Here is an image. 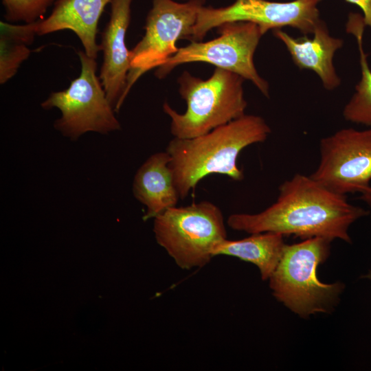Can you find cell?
I'll use <instances>...</instances> for the list:
<instances>
[{"label": "cell", "instance_id": "cell-1", "mask_svg": "<svg viewBox=\"0 0 371 371\" xmlns=\"http://www.w3.org/2000/svg\"><path fill=\"white\" fill-rule=\"evenodd\" d=\"M369 214V210L351 204L346 195L332 192L310 175L295 174L280 185L277 200L271 205L256 214H232L227 224L234 230L250 234L273 232L351 243L350 226Z\"/></svg>", "mask_w": 371, "mask_h": 371}, {"label": "cell", "instance_id": "cell-2", "mask_svg": "<svg viewBox=\"0 0 371 371\" xmlns=\"http://www.w3.org/2000/svg\"><path fill=\"white\" fill-rule=\"evenodd\" d=\"M271 128L260 116L247 115L192 138L171 139L166 148L175 186L180 199L194 190L204 177L213 174L242 181L237 159L246 147L265 142Z\"/></svg>", "mask_w": 371, "mask_h": 371}, {"label": "cell", "instance_id": "cell-3", "mask_svg": "<svg viewBox=\"0 0 371 371\" xmlns=\"http://www.w3.org/2000/svg\"><path fill=\"white\" fill-rule=\"evenodd\" d=\"M331 241L313 237L285 244L280 259L269 278L274 297L301 317L330 313L339 300L344 284H326L317 270L330 255Z\"/></svg>", "mask_w": 371, "mask_h": 371}, {"label": "cell", "instance_id": "cell-4", "mask_svg": "<svg viewBox=\"0 0 371 371\" xmlns=\"http://www.w3.org/2000/svg\"><path fill=\"white\" fill-rule=\"evenodd\" d=\"M244 80L238 74L218 67L206 80L183 71L177 82L186 111L179 113L167 102L163 104L164 113L170 117L174 137H197L244 115L247 106Z\"/></svg>", "mask_w": 371, "mask_h": 371}, {"label": "cell", "instance_id": "cell-5", "mask_svg": "<svg viewBox=\"0 0 371 371\" xmlns=\"http://www.w3.org/2000/svg\"><path fill=\"white\" fill-rule=\"evenodd\" d=\"M153 231L157 243L185 270L207 265L215 245L227 238L221 209L207 201L165 210L154 218Z\"/></svg>", "mask_w": 371, "mask_h": 371}, {"label": "cell", "instance_id": "cell-6", "mask_svg": "<svg viewBox=\"0 0 371 371\" xmlns=\"http://www.w3.org/2000/svg\"><path fill=\"white\" fill-rule=\"evenodd\" d=\"M80 73L66 89L52 92L41 106L60 111L54 126L63 136L71 140L88 132L108 134L119 131L121 125L109 102L99 76L96 74V59L84 50L77 52Z\"/></svg>", "mask_w": 371, "mask_h": 371}, {"label": "cell", "instance_id": "cell-7", "mask_svg": "<svg viewBox=\"0 0 371 371\" xmlns=\"http://www.w3.org/2000/svg\"><path fill=\"white\" fill-rule=\"evenodd\" d=\"M219 36L207 41H191L158 67L155 76L166 77L177 66L194 62L215 65L251 81L263 95L269 98V85L254 65V56L264 35L254 23L237 21L217 27Z\"/></svg>", "mask_w": 371, "mask_h": 371}, {"label": "cell", "instance_id": "cell-8", "mask_svg": "<svg viewBox=\"0 0 371 371\" xmlns=\"http://www.w3.org/2000/svg\"><path fill=\"white\" fill-rule=\"evenodd\" d=\"M205 2L153 0L146 19L145 34L129 53L126 97L145 73L161 67L177 52L176 43L179 39H189L199 11Z\"/></svg>", "mask_w": 371, "mask_h": 371}, {"label": "cell", "instance_id": "cell-9", "mask_svg": "<svg viewBox=\"0 0 371 371\" xmlns=\"http://www.w3.org/2000/svg\"><path fill=\"white\" fill-rule=\"evenodd\" d=\"M322 0H236L222 8H201L192 27L190 41H202L212 28L229 22L247 21L260 26L265 34L270 30L291 27L304 36L313 34L321 21L318 5Z\"/></svg>", "mask_w": 371, "mask_h": 371}, {"label": "cell", "instance_id": "cell-10", "mask_svg": "<svg viewBox=\"0 0 371 371\" xmlns=\"http://www.w3.org/2000/svg\"><path fill=\"white\" fill-rule=\"evenodd\" d=\"M320 160L310 175L335 193L359 192L370 186L371 127L340 129L322 138Z\"/></svg>", "mask_w": 371, "mask_h": 371}, {"label": "cell", "instance_id": "cell-11", "mask_svg": "<svg viewBox=\"0 0 371 371\" xmlns=\"http://www.w3.org/2000/svg\"><path fill=\"white\" fill-rule=\"evenodd\" d=\"M133 0H112L109 20L100 44L103 60L99 77L106 97L115 113L126 99L125 90L130 69V51L126 34L131 21Z\"/></svg>", "mask_w": 371, "mask_h": 371}, {"label": "cell", "instance_id": "cell-12", "mask_svg": "<svg viewBox=\"0 0 371 371\" xmlns=\"http://www.w3.org/2000/svg\"><path fill=\"white\" fill-rule=\"evenodd\" d=\"M273 34L286 46L294 64L300 69L314 71L326 89L332 91L341 85L333 58L344 42L330 34L322 20L314 30L313 38L306 36L297 38L281 29L273 30Z\"/></svg>", "mask_w": 371, "mask_h": 371}, {"label": "cell", "instance_id": "cell-13", "mask_svg": "<svg viewBox=\"0 0 371 371\" xmlns=\"http://www.w3.org/2000/svg\"><path fill=\"white\" fill-rule=\"evenodd\" d=\"M111 1L55 0L50 14L37 21V36L72 31L81 42L86 54L97 59L100 51L96 41L98 22L105 6Z\"/></svg>", "mask_w": 371, "mask_h": 371}, {"label": "cell", "instance_id": "cell-14", "mask_svg": "<svg viewBox=\"0 0 371 371\" xmlns=\"http://www.w3.org/2000/svg\"><path fill=\"white\" fill-rule=\"evenodd\" d=\"M166 151L150 155L138 168L133 179L134 197L146 207L144 219L155 218L176 206L180 199L169 167Z\"/></svg>", "mask_w": 371, "mask_h": 371}, {"label": "cell", "instance_id": "cell-15", "mask_svg": "<svg viewBox=\"0 0 371 371\" xmlns=\"http://www.w3.org/2000/svg\"><path fill=\"white\" fill-rule=\"evenodd\" d=\"M284 245L282 234L255 233L240 240H222L214 247L212 255L232 256L254 264L259 269L261 279L265 281L276 269Z\"/></svg>", "mask_w": 371, "mask_h": 371}, {"label": "cell", "instance_id": "cell-16", "mask_svg": "<svg viewBox=\"0 0 371 371\" xmlns=\"http://www.w3.org/2000/svg\"><path fill=\"white\" fill-rule=\"evenodd\" d=\"M365 27L361 14L354 12L349 14L346 30L355 37L357 43L361 78L355 86L354 94L344 108L343 116L346 121L371 127V69L363 49Z\"/></svg>", "mask_w": 371, "mask_h": 371}, {"label": "cell", "instance_id": "cell-17", "mask_svg": "<svg viewBox=\"0 0 371 371\" xmlns=\"http://www.w3.org/2000/svg\"><path fill=\"white\" fill-rule=\"evenodd\" d=\"M37 22L14 24L0 21V84L14 77L31 54L30 46L36 33Z\"/></svg>", "mask_w": 371, "mask_h": 371}, {"label": "cell", "instance_id": "cell-18", "mask_svg": "<svg viewBox=\"0 0 371 371\" xmlns=\"http://www.w3.org/2000/svg\"><path fill=\"white\" fill-rule=\"evenodd\" d=\"M55 0H2L5 21L12 23H32L43 19Z\"/></svg>", "mask_w": 371, "mask_h": 371}, {"label": "cell", "instance_id": "cell-19", "mask_svg": "<svg viewBox=\"0 0 371 371\" xmlns=\"http://www.w3.org/2000/svg\"><path fill=\"white\" fill-rule=\"evenodd\" d=\"M358 5L363 12V18L366 27L371 28V0H345Z\"/></svg>", "mask_w": 371, "mask_h": 371}, {"label": "cell", "instance_id": "cell-20", "mask_svg": "<svg viewBox=\"0 0 371 371\" xmlns=\"http://www.w3.org/2000/svg\"><path fill=\"white\" fill-rule=\"evenodd\" d=\"M359 193L360 194L359 199L369 207V212L371 216V186L361 190Z\"/></svg>", "mask_w": 371, "mask_h": 371}, {"label": "cell", "instance_id": "cell-21", "mask_svg": "<svg viewBox=\"0 0 371 371\" xmlns=\"http://www.w3.org/2000/svg\"><path fill=\"white\" fill-rule=\"evenodd\" d=\"M363 278H366V279H368L370 280H371V270H370L368 273L363 275L362 276Z\"/></svg>", "mask_w": 371, "mask_h": 371}]
</instances>
